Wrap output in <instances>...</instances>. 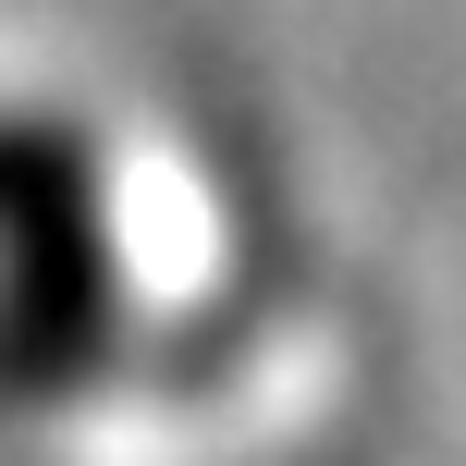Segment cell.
<instances>
[{"mask_svg": "<svg viewBox=\"0 0 466 466\" xmlns=\"http://www.w3.org/2000/svg\"><path fill=\"white\" fill-rule=\"evenodd\" d=\"M123 344V258L86 136L0 111V393H74Z\"/></svg>", "mask_w": 466, "mask_h": 466, "instance_id": "6da1fadb", "label": "cell"}]
</instances>
